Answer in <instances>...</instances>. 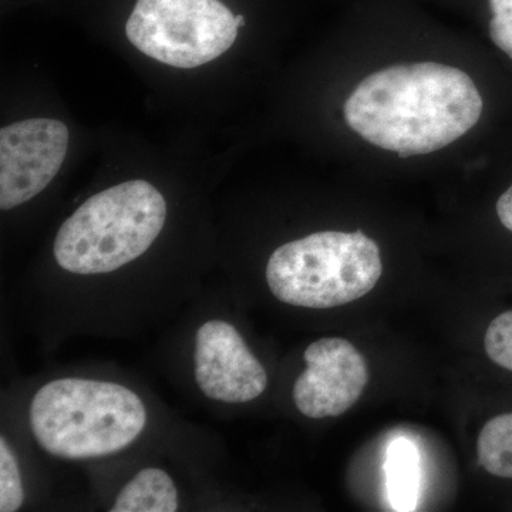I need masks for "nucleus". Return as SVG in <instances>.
Returning a JSON list of instances; mask_svg holds the SVG:
<instances>
[{
	"instance_id": "obj_15",
	"label": "nucleus",
	"mask_w": 512,
	"mask_h": 512,
	"mask_svg": "<svg viewBox=\"0 0 512 512\" xmlns=\"http://www.w3.org/2000/svg\"><path fill=\"white\" fill-rule=\"evenodd\" d=\"M497 214L501 224L512 232V184L497 201Z\"/></svg>"
},
{
	"instance_id": "obj_13",
	"label": "nucleus",
	"mask_w": 512,
	"mask_h": 512,
	"mask_svg": "<svg viewBox=\"0 0 512 512\" xmlns=\"http://www.w3.org/2000/svg\"><path fill=\"white\" fill-rule=\"evenodd\" d=\"M484 346L495 365L512 372V311L501 313L490 323Z\"/></svg>"
},
{
	"instance_id": "obj_4",
	"label": "nucleus",
	"mask_w": 512,
	"mask_h": 512,
	"mask_svg": "<svg viewBox=\"0 0 512 512\" xmlns=\"http://www.w3.org/2000/svg\"><path fill=\"white\" fill-rule=\"evenodd\" d=\"M383 274L379 245L362 231L316 232L269 258L266 282L286 305L330 309L367 295Z\"/></svg>"
},
{
	"instance_id": "obj_6",
	"label": "nucleus",
	"mask_w": 512,
	"mask_h": 512,
	"mask_svg": "<svg viewBox=\"0 0 512 512\" xmlns=\"http://www.w3.org/2000/svg\"><path fill=\"white\" fill-rule=\"evenodd\" d=\"M69 148V128L55 119H28L0 130V208L25 204L59 173Z\"/></svg>"
},
{
	"instance_id": "obj_2",
	"label": "nucleus",
	"mask_w": 512,
	"mask_h": 512,
	"mask_svg": "<svg viewBox=\"0 0 512 512\" xmlns=\"http://www.w3.org/2000/svg\"><path fill=\"white\" fill-rule=\"evenodd\" d=\"M30 429L39 446L64 460L110 456L143 433L147 410L133 390L87 379L45 384L29 409Z\"/></svg>"
},
{
	"instance_id": "obj_1",
	"label": "nucleus",
	"mask_w": 512,
	"mask_h": 512,
	"mask_svg": "<svg viewBox=\"0 0 512 512\" xmlns=\"http://www.w3.org/2000/svg\"><path fill=\"white\" fill-rule=\"evenodd\" d=\"M483 99L463 70L396 64L370 74L345 103V120L367 143L402 158L434 153L480 120Z\"/></svg>"
},
{
	"instance_id": "obj_12",
	"label": "nucleus",
	"mask_w": 512,
	"mask_h": 512,
	"mask_svg": "<svg viewBox=\"0 0 512 512\" xmlns=\"http://www.w3.org/2000/svg\"><path fill=\"white\" fill-rule=\"evenodd\" d=\"M25 501L22 477L15 453L6 443L5 437L0 439V511L15 512Z\"/></svg>"
},
{
	"instance_id": "obj_11",
	"label": "nucleus",
	"mask_w": 512,
	"mask_h": 512,
	"mask_svg": "<svg viewBox=\"0 0 512 512\" xmlns=\"http://www.w3.org/2000/svg\"><path fill=\"white\" fill-rule=\"evenodd\" d=\"M477 456L487 473L512 478V413L485 423L477 440Z\"/></svg>"
},
{
	"instance_id": "obj_7",
	"label": "nucleus",
	"mask_w": 512,
	"mask_h": 512,
	"mask_svg": "<svg viewBox=\"0 0 512 512\" xmlns=\"http://www.w3.org/2000/svg\"><path fill=\"white\" fill-rule=\"evenodd\" d=\"M306 369L293 384V402L309 419L338 417L362 396L369 369L349 340L322 338L303 353Z\"/></svg>"
},
{
	"instance_id": "obj_3",
	"label": "nucleus",
	"mask_w": 512,
	"mask_h": 512,
	"mask_svg": "<svg viewBox=\"0 0 512 512\" xmlns=\"http://www.w3.org/2000/svg\"><path fill=\"white\" fill-rule=\"evenodd\" d=\"M165 220L167 202L153 184L114 185L63 222L53 245L56 262L76 275L110 274L146 254Z\"/></svg>"
},
{
	"instance_id": "obj_10",
	"label": "nucleus",
	"mask_w": 512,
	"mask_h": 512,
	"mask_svg": "<svg viewBox=\"0 0 512 512\" xmlns=\"http://www.w3.org/2000/svg\"><path fill=\"white\" fill-rule=\"evenodd\" d=\"M178 491L173 478L160 468H144L117 495L111 512H174Z\"/></svg>"
},
{
	"instance_id": "obj_14",
	"label": "nucleus",
	"mask_w": 512,
	"mask_h": 512,
	"mask_svg": "<svg viewBox=\"0 0 512 512\" xmlns=\"http://www.w3.org/2000/svg\"><path fill=\"white\" fill-rule=\"evenodd\" d=\"M493 18L490 36L498 49L512 60V0H488Z\"/></svg>"
},
{
	"instance_id": "obj_8",
	"label": "nucleus",
	"mask_w": 512,
	"mask_h": 512,
	"mask_svg": "<svg viewBox=\"0 0 512 512\" xmlns=\"http://www.w3.org/2000/svg\"><path fill=\"white\" fill-rule=\"evenodd\" d=\"M194 362L201 392L217 402H252L268 386L265 367L225 320H208L198 329Z\"/></svg>"
},
{
	"instance_id": "obj_9",
	"label": "nucleus",
	"mask_w": 512,
	"mask_h": 512,
	"mask_svg": "<svg viewBox=\"0 0 512 512\" xmlns=\"http://www.w3.org/2000/svg\"><path fill=\"white\" fill-rule=\"evenodd\" d=\"M387 498L394 511L417 510L421 488V458L412 440L397 437L389 444L384 460Z\"/></svg>"
},
{
	"instance_id": "obj_5",
	"label": "nucleus",
	"mask_w": 512,
	"mask_h": 512,
	"mask_svg": "<svg viewBox=\"0 0 512 512\" xmlns=\"http://www.w3.org/2000/svg\"><path fill=\"white\" fill-rule=\"evenodd\" d=\"M238 29L237 16L220 0H137L126 35L157 62L195 69L228 52Z\"/></svg>"
},
{
	"instance_id": "obj_16",
	"label": "nucleus",
	"mask_w": 512,
	"mask_h": 512,
	"mask_svg": "<svg viewBox=\"0 0 512 512\" xmlns=\"http://www.w3.org/2000/svg\"><path fill=\"white\" fill-rule=\"evenodd\" d=\"M237 23H238L239 28H241V26H244L245 25V18H244V16L237 15Z\"/></svg>"
}]
</instances>
